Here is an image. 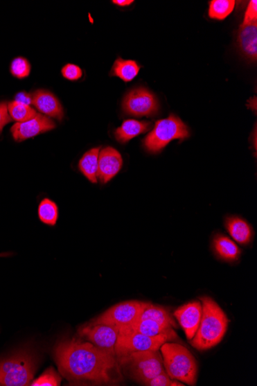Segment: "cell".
I'll list each match as a JSON object with an SVG mask.
<instances>
[{"instance_id": "1", "label": "cell", "mask_w": 257, "mask_h": 386, "mask_svg": "<svg viewBox=\"0 0 257 386\" xmlns=\"http://www.w3.org/2000/svg\"><path fill=\"white\" fill-rule=\"evenodd\" d=\"M55 362L62 376L75 385H116L122 381L115 353L73 337L55 344Z\"/></svg>"}, {"instance_id": "2", "label": "cell", "mask_w": 257, "mask_h": 386, "mask_svg": "<svg viewBox=\"0 0 257 386\" xmlns=\"http://www.w3.org/2000/svg\"><path fill=\"white\" fill-rule=\"evenodd\" d=\"M200 299L202 301V318L190 343L193 348L203 351L218 346L223 340L230 320L212 298L204 296Z\"/></svg>"}, {"instance_id": "3", "label": "cell", "mask_w": 257, "mask_h": 386, "mask_svg": "<svg viewBox=\"0 0 257 386\" xmlns=\"http://www.w3.org/2000/svg\"><path fill=\"white\" fill-rule=\"evenodd\" d=\"M166 374L173 380L188 385H195L198 367L196 358L182 344L165 342L161 347Z\"/></svg>"}, {"instance_id": "4", "label": "cell", "mask_w": 257, "mask_h": 386, "mask_svg": "<svg viewBox=\"0 0 257 386\" xmlns=\"http://www.w3.org/2000/svg\"><path fill=\"white\" fill-rule=\"evenodd\" d=\"M37 360L26 351L0 358V384L26 386L31 384L37 371Z\"/></svg>"}, {"instance_id": "5", "label": "cell", "mask_w": 257, "mask_h": 386, "mask_svg": "<svg viewBox=\"0 0 257 386\" xmlns=\"http://www.w3.org/2000/svg\"><path fill=\"white\" fill-rule=\"evenodd\" d=\"M118 362L132 378L144 385L165 371L163 357L159 350L137 351L119 358Z\"/></svg>"}, {"instance_id": "6", "label": "cell", "mask_w": 257, "mask_h": 386, "mask_svg": "<svg viewBox=\"0 0 257 386\" xmlns=\"http://www.w3.org/2000/svg\"><path fill=\"white\" fill-rule=\"evenodd\" d=\"M188 128L179 117L171 114L168 119L156 122L154 128L145 137L143 146L149 152L156 154L161 151L173 140L188 139Z\"/></svg>"}, {"instance_id": "7", "label": "cell", "mask_w": 257, "mask_h": 386, "mask_svg": "<svg viewBox=\"0 0 257 386\" xmlns=\"http://www.w3.org/2000/svg\"><path fill=\"white\" fill-rule=\"evenodd\" d=\"M168 342H172L168 336L152 337L121 328L115 346V354L117 360H119L137 351L159 350Z\"/></svg>"}, {"instance_id": "8", "label": "cell", "mask_w": 257, "mask_h": 386, "mask_svg": "<svg viewBox=\"0 0 257 386\" xmlns=\"http://www.w3.org/2000/svg\"><path fill=\"white\" fill-rule=\"evenodd\" d=\"M148 305L149 302L141 301H127L118 303L92 322L120 329L136 322Z\"/></svg>"}, {"instance_id": "9", "label": "cell", "mask_w": 257, "mask_h": 386, "mask_svg": "<svg viewBox=\"0 0 257 386\" xmlns=\"http://www.w3.org/2000/svg\"><path fill=\"white\" fill-rule=\"evenodd\" d=\"M125 114L134 116H151L158 112L156 96L145 88L132 89L123 101Z\"/></svg>"}, {"instance_id": "10", "label": "cell", "mask_w": 257, "mask_h": 386, "mask_svg": "<svg viewBox=\"0 0 257 386\" xmlns=\"http://www.w3.org/2000/svg\"><path fill=\"white\" fill-rule=\"evenodd\" d=\"M78 333L82 339L85 341L100 349L115 353L119 328L91 322L81 327Z\"/></svg>"}, {"instance_id": "11", "label": "cell", "mask_w": 257, "mask_h": 386, "mask_svg": "<svg viewBox=\"0 0 257 386\" xmlns=\"http://www.w3.org/2000/svg\"><path fill=\"white\" fill-rule=\"evenodd\" d=\"M55 128V123L50 117L37 114L30 121L14 124L11 128V133L14 140L21 142L40 134L51 132Z\"/></svg>"}, {"instance_id": "12", "label": "cell", "mask_w": 257, "mask_h": 386, "mask_svg": "<svg viewBox=\"0 0 257 386\" xmlns=\"http://www.w3.org/2000/svg\"><path fill=\"white\" fill-rule=\"evenodd\" d=\"M173 315L190 341L197 333L202 318V303L199 301L186 303L178 308Z\"/></svg>"}, {"instance_id": "13", "label": "cell", "mask_w": 257, "mask_h": 386, "mask_svg": "<svg viewBox=\"0 0 257 386\" xmlns=\"http://www.w3.org/2000/svg\"><path fill=\"white\" fill-rule=\"evenodd\" d=\"M123 166V158L119 151L107 147L100 151L97 178L102 184H107L113 179Z\"/></svg>"}, {"instance_id": "14", "label": "cell", "mask_w": 257, "mask_h": 386, "mask_svg": "<svg viewBox=\"0 0 257 386\" xmlns=\"http://www.w3.org/2000/svg\"><path fill=\"white\" fill-rule=\"evenodd\" d=\"M32 105L45 116L62 121L64 119V109L59 100L51 92L39 89L32 94Z\"/></svg>"}, {"instance_id": "15", "label": "cell", "mask_w": 257, "mask_h": 386, "mask_svg": "<svg viewBox=\"0 0 257 386\" xmlns=\"http://www.w3.org/2000/svg\"><path fill=\"white\" fill-rule=\"evenodd\" d=\"M121 328L133 331V332L152 337L159 335L168 336L170 337L172 342L178 339L173 328L162 325V324L150 319L138 320L132 324V325Z\"/></svg>"}, {"instance_id": "16", "label": "cell", "mask_w": 257, "mask_h": 386, "mask_svg": "<svg viewBox=\"0 0 257 386\" xmlns=\"http://www.w3.org/2000/svg\"><path fill=\"white\" fill-rule=\"evenodd\" d=\"M238 44L247 57L256 60L257 58V22L240 26Z\"/></svg>"}, {"instance_id": "17", "label": "cell", "mask_w": 257, "mask_h": 386, "mask_svg": "<svg viewBox=\"0 0 257 386\" xmlns=\"http://www.w3.org/2000/svg\"><path fill=\"white\" fill-rule=\"evenodd\" d=\"M226 227L231 236L240 245H248L254 236L253 229L245 220L230 217L226 220Z\"/></svg>"}, {"instance_id": "18", "label": "cell", "mask_w": 257, "mask_h": 386, "mask_svg": "<svg viewBox=\"0 0 257 386\" xmlns=\"http://www.w3.org/2000/svg\"><path fill=\"white\" fill-rule=\"evenodd\" d=\"M151 123L139 121L136 120L125 121L122 125L115 130V137L117 141L126 143L134 137L149 132Z\"/></svg>"}, {"instance_id": "19", "label": "cell", "mask_w": 257, "mask_h": 386, "mask_svg": "<svg viewBox=\"0 0 257 386\" xmlns=\"http://www.w3.org/2000/svg\"><path fill=\"white\" fill-rule=\"evenodd\" d=\"M213 246L218 256L229 263L238 260L240 256L241 251L237 244L223 234L215 236Z\"/></svg>"}, {"instance_id": "20", "label": "cell", "mask_w": 257, "mask_h": 386, "mask_svg": "<svg viewBox=\"0 0 257 386\" xmlns=\"http://www.w3.org/2000/svg\"><path fill=\"white\" fill-rule=\"evenodd\" d=\"M150 319L162 325L176 328L177 324L168 308L149 303L138 320ZM137 320V321H138Z\"/></svg>"}, {"instance_id": "21", "label": "cell", "mask_w": 257, "mask_h": 386, "mask_svg": "<svg viewBox=\"0 0 257 386\" xmlns=\"http://www.w3.org/2000/svg\"><path fill=\"white\" fill-rule=\"evenodd\" d=\"M100 151V148L89 150L82 157L79 163V169L82 175L94 184L97 182Z\"/></svg>"}, {"instance_id": "22", "label": "cell", "mask_w": 257, "mask_h": 386, "mask_svg": "<svg viewBox=\"0 0 257 386\" xmlns=\"http://www.w3.org/2000/svg\"><path fill=\"white\" fill-rule=\"evenodd\" d=\"M141 69V67L135 60H123L119 58L114 62L110 75L128 82L136 77Z\"/></svg>"}, {"instance_id": "23", "label": "cell", "mask_w": 257, "mask_h": 386, "mask_svg": "<svg viewBox=\"0 0 257 386\" xmlns=\"http://www.w3.org/2000/svg\"><path fill=\"white\" fill-rule=\"evenodd\" d=\"M38 216L42 223L48 226H55L57 225L59 217L57 204L51 199H44L39 205Z\"/></svg>"}, {"instance_id": "24", "label": "cell", "mask_w": 257, "mask_h": 386, "mask_svg": "<svg viewBox=\"0 0 257 386\" xmlns=\"http://www.w3.org/2000/svg\"><path fill=\"white\" fill-rule=\"evenodd\" d=\"M8 110L12 120L17 123L30 121L37 115L36 109L16 100L8 103Z\"/></svg>"}, {"instance_id": "25", "label": "cell", "mask_w": 257, "mask_h": 386, "mask_svg": "<svg viewBox=\"0 0 257 386\" xmlns=\"http://www.w3.org/2000/svg\"><path fill=\"white\" fill-rule=\"evenodd\" d=\"M235 3L233 0H213L210 3L209 17L218 20L226 19L233 12Z\"/></svg>"}, {"instance_id": "26", "label": "cell", "mask_w": 257, "mask_h": 386, "mask_svg": "<svg viewBox=\"0 0 257 386\" xmlns=\"http://www.w3.org/2000/svg\"><path fill=\"white\" fill-rule=\"evenodd\" d=\"M61 377L53 368L46 369L43 374L31 383L32 386H59Z\"/></svg>"}, {"instance_id": "27", "label": "cell", "mask_w": 257, "mask_h": 386, "mask_svg": "<svg viewBox=\"0 0 257 386\" xmlns=\"http://www.w3.org/2000/svg\"><path fill=\"white\" fill-rule=\"evenodd\" d=\"M31 66L26 59L17 58L13 60L10 67V72L14 77L18 79H24L30 75Z\"/></svg>"}, {"instance_id": "28", "label": "cell", "mask_w": 257, "mask_h": 386, "mask_svg": "<svg viewBox=\"0 0 257 386\" xmlns=\"http://www.w3.org/2000/svg\"><path fill=\"white\" fill-rule=\"evenodd\" d=\"M145 385L148 386H184L183 383H179L177 380H172L166 371L162 372L161 374L158 375L154 378L150 379Z\"/></svg>"}, {"instance_id": "29", "label": "cell", "mask_w": 257, "mask_h": 386, "mask_svg": "<svg viewBox=\"0 0 257 386\" xmlns=\"http://www.w3.org/2000/svg\"><path fill=\"white\" fill-rule=\"evenodd\" d=\"M61 73L64 78L71 81L78 80L82 76L81 68L72 64H68L62 67Z\"/></svg>"}, {"instance_id": "30", "label": "cell", "mask_w": 257, "mask_h": 386, "mask_svg": "<svg viewBox=\"0 0 257 386\" xmlns=\"http://www.w3.org/2000/svg\"><path fill=\"white\" fill-rule=\"evenodd\" d=\"M257 21V2L256 0L251 1L249 3L247 12L245 13V17L244 19V23L242 26H246L253 23H256Z\"/></svg>"}, {"instance_id": "31", "label": "cell", "mask_w": 257, "mask_h": 386, "mask_svg": "<svg viewBox=\"0 0 257 386\" xmlns=\"http://www.w3.org/2000/svg\"><path fill=\"white\" fill-rule=\"evenodd\" d=\"M12 121L9 114L8 105L6 102L0 103V134L2 133L6 124L10 123Z\"/></svg>"}, {"instance_id": "32", "label": "cell", "mask_w": 257, "mask_h": 386, "mask_svg": "<svg viewBox=\"0 0 257 386\" xmlns=\"http://www.w3.org/2000/svg\"><path fill=\"white\" fill-rule=\"evenodd\" d=\"M16 101L24 103V105H30L32 103V94L19 93L17 96Z\"/></svg>"}, {"instance_id": "33", "label": "cell", "mask_w": 257, "mask_h": 386, "mask_svg": "<svg viewBox=\"0 0 257 386\" xmlns=\"http://www.w3.org/2000/svg\"><path fill=\"white\" fill-rule=\"evenodd\" d=\"M133 0H114L113 3L120 6H127L133 3Z\"/></svg>"}]
</instances>
